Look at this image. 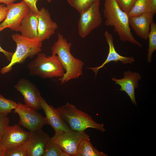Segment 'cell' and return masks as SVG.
Masks as SVG:
<instances>
[{
	"mask_svg": "<svg viewBox=\"0 0 156 156\" xmlns=\"http://www.w3.org/2000/svg\"><path fill=\"white\" fill-rule=\"evenodd\" d=\"M72 43L67 42L63 35L58 34V39L51 48L52 53L56 55L66 72L59 80L61 84L71 79L78 78L82 74L84 63L75 57L70 52Z\"/></svg>",
	"mask_w": 156,
	"mask_h": 156,
	"instance_id": "cell-1",
	"label": "cell"
},
{
	"mask_svg": "<svg viewBox=\"0 0 156 156\" xmlns=\"http://www.w3.org/2000/svg\"><path fill=\"white\" fill-rule=\"evenodd\" d=\"M103 12L105 25L113 27L114 31L117 34L121 41L142 47L132 34L127 14L119 8L115 0H105Z\"/></svg>",
	"mask_w": 156,
	"mask_h": 156,
	"instance_id": "cell-2",
	"label": "cell"
},
{
	"mask_svg": "<svg viewBox=\"0 0 156 156\" xmlns=\"http://www.w3.org/2000/svg\"><path fill=\"white\" fill-rule=\"evenodd\" d=\"M11 37L16 44V49L10 63L1 69L2 75L10 71L15 65L23 63L28 57L32 58L42 50V42L38 38L30 39L18 34H13Z\"/></svg>",
	"mask_w": 156,
	"mask_h": 156,
	"instance_id": "cell-3",
	"label": "cell"
},
{
	"mask_svg": "<svg viewBox=\"0 0 156 156\" xmlns=\"http://www.w3.org/2000/svg\"><path fill=\"white\" fill-rule=\"evenodd\" d=\"M57 108L72 130L82 132L87 128H91L103 132L105 131L103 123L96 122L90 115L78 109L72 104L67 103Z\"/></svg>",
	"mask_w": 156,
	"mask_h": 156,
	"instance_id": "cell-4",
	"label": "cell"
},
{
	"mask_svg": "<svg viewBox=\"0 0 156 156\" xmlns=\"http://www.w3.org/2000/svg\"><path fill=\"white\" fill-rule=\"evenodd\" d=\"M27 68L31 75L43 79L61 77L65 73L57 56L53 54L47 56L44 53H38L37 57L27 64Z\"/></svg>",
	"mask_w": 156,
	"mask_h": 156,
	"instance_id": "cell-5",
	"label": "cell"
},
{
	"mask_svg": "<svg viewBox=\"0 0 156 156\" xmlns=\"http://www.w3.org/2000/svg\"><path fill=\"white\" fill-rule=\"evenodd\" d=\"M14 110V112L18 114L19 116V125L29 131L41 130L44 125L47 124L46 117L37 110L25 104L18 102Z\"/></svg>",
	"mask_w": 156,
	"mask_h": 156,
	"instance_id": "cell-6",
	"label": "cell"
},
{
	"mask_svg": "<svg viewBox=\"0 0 156 156\" xmlns=\"http://www.w3.org/2000/svg\"><path fill=\"white\" fill-rule=\"evenodd\" d=\"M89 138V135L85 132H79L72 130L55 132L51 138L53 141L69 156H76L81 142Z\"/></svg>",
	"mask_w": 156,
	"mask_h": 156,
	"instance_id": "cell-7",
	"label": "cell"
},
{
	"mask_svg": "<svg viewBox=\"0 0 156 156\" xmlns=\"http://www.w3.org/2000/svg\"><path fill=\"white\" fill-rule=\"evenodd\" d=\"M100 6V2L94 3L80 14L78 22V32L81 38H85L101 24L102 18Z\"/></svg>",
	"mask_w": 156,
	"mask_h": 156,
	"instance_id": "cell-8",
	"label": "cell"
},
{
	"mask_svg": "<svg viewBox=\"0 0 156 156\" xmlns=\"http://www.w3.org/2000/svg\"><path fill=\"white\" fill-rule=\"evenodd\" d=\"M6 6L8 12L4 20L0 24V32L6 28L18 31L22 20L30 10L29 8L23 0L20 3H12Z\"/></svg>",
	"mask_w": 156,
	"mask_h": 156,
	"instance_id": "cell-9",
	"label": "cell"
},
{
	"mask_svg": "<svg viewBox=\"0 0 156 156\" xmlns=\"http://www.w3.org/2000/svg\"><path fill=\"white\" fill-rule=\"evenodd\" d=\"M14 87L23 95L25 105L37 110L42 109L39 99L40 94L34 83L27 79L22 78Z\"/></svg>",
	"mask_w": 156,
	"mask_h": 156,
	"instance_id": "cell-10",
	"label": "cell"
},
{
	"mask_svg": "<svg viewBox=\"0 0 156 156\" xmlns=\"http://www.w3.org/2000/svg\"><path fill=\"white\" fill-rule=\"evenodd\" d=\"M30 135V131H26L18 125H9L5 129L1 141L6 150L26 142Z\"/></svg>",
	"mask_w": 156,
	"mask_h": 156,
	"instance_id": "cell-11",
	"label": "cell"
},
{
	"mask_svg": "<svg viewBox=\"0 0 156 156\" xmlns=\"http://www.w3.org/2000/svg\"><path fill=\"white\" fill-rule=\"evenodd\" d=\"M39 99L42 109L46 115L47 124L51 126L55 132L71 130L63 120L57 108L49 105L40 94Z\"/></svg>",
	"mask_w": 156,
	"mask_h": 156,
	"instance_id": "cell-12",
	"label": "cell"
},
{
	"mask_svg": "<svg viewBox=\"0 0 156 156\" xmlns=\"http://www.w3.org/2000/svg\"><path fill=\"white\" fill-rule=\"evenodd\" d=\"M50 138L42 129L30 131L29 138L26 142L28 156H43Z\"/></svg>",
	"mask_w": 156,
	"mask_h": 156,
	"instance_id": "cell-13",
	"label": "cell"
},
{
	"mask_svg": "<svg viewBox=\"0 0 156 156\" xmlns=\"http://www.w3.org/2000/svg\"><path fill=\"white\" fill-rule=\"evenodd\" d=\"M37 16L38 19V38L42 42L49 39L55 34L58 25L52 20L48 11L44 7L39 10Z\"/></svg>",
	"mask_w": 156,
	"mask_h": 156,
	"instance_id": "cell-14",
	"label": "cell"
},
{
	"mask_svg": "<svg viewBox=\"0 0 156 156\" xmlns=\"http://www.w3.org/2000/svg\"><path fill=\"white\" fill-rule=\"evenodd\" d=\"M123 74V78L119 79L113 77L112 79L116 84L120 86L119 90L126 92L133 103L137 106L135 89L138 87V81L141 79V77L139 73H133L130 70L125 71Z\"/></svg>",
	"mask_w": 156,
	"mask_h": 156,
	"instance_id": "cell-15",
	"label": "cell"
},
{
	"mask_svg": "<svg viewBox=\"0 0 156 156\" xmlns=\"http://www.w3.org/2000/svg\"><path fill=\"white\" fill-rule=\"evenodd\" d=\"M154 14L150 12L136 16L129 17V23L137 35L146 40L148 39L151 24Z\"/></svg>",
	"mask_w": 156,
	"mask_h": 156,
	"instance_id": "cell-16",
	"label": "cell"
},
{
	"mask_svg": "<svg viewBox=\"0 0 156 156\" xmlns=\"http://www.w3.org/2000/svg\"><path fill=\"white\" fill-rule=\"evenodd\" d=\"M105 38L109 47V53L107 57L103 63L100 66L96 67L88 68L92 70L95 73V76L99 70L103 67L105 65L111 62H117L119 61L124 64H131L135 61L134 58L132 57H127L122 56L118 53L114 48L113 43V38L112 35L105 31L104 33Z\"/></svg>",
	"mask_w": 156,
	"mask_h": 156,
	"instance_id": "cell-17",
	"label": "cell"
},
{
	"mask_svg": "<svg viewBox=\"0 0 156 156\" xmlns=\"http://www.w3.org/2000/svg\"><path fill=\"white\" fill-rule=\"evenodd\" d=\"M38 25L36 15L29 10L22 19L19 31L25 37L32 39L38 38Z\"/></svg>",
	"mask_w": 156,
	"mask_h": 156,
	"instance_id": "cell-18",
	"label": "cell"
},
{
	"mask_svg": "<svg viewBox=\"0 0 156 156\" xmlns=\"http://www.w3.org/2000/svg\"><path fill=\"white\" fill-rule=\"evenodd\" d=\"M102 152L94 147L90 138L84 139L80 142L76 156H107Z\"/></svg>",
	"mask_w": 156,
	"mask_h": 156,
	"instance_id": "cell-19",
	"label": "cell"
},
{
	"mask_svg": "<svg viewBox=\"0 0 156 156\" xmlns=\"http://www.w3.org/2000/svg\"><path fill=\"white\" fill-rule=\"evenodd\" d=\"M151 0H137L131 10L127 14L129 17L136 16L150 12Z\"/></svg>",
	"mask_w": 156,
	"mask_h": 156,
	"instance_id": "cell-20",
	"label": "cell"
},
{
	"mask_svg": "<svg viewBox=\"0 0 156 156\" xmlns=\"http://www.w3.org/2000/svg\"><path fill=\"white\" fill-rule=\"evenodd\" d=\"M148 38L149 39V43L147 59L148 62H150L153 54L156 49V24L153 20L150 25Z\"/></svg>",
	"mask_w": 156,
	"mask_h": 156,
	"instance_id": "cell-21",
	"label": "cell"
},
{
	"mask_svg": "<svg viewBox=\"0 0 156 156\" xmlns=\"http://www.w3.org/2000/svg\"><path fill=\"white\" fill-rule=\"evenodd\" d=\"M43 156H69L64 152L61 148L50 138L47 142Z\"/></svg>",
	"mask_w": 156,
	"mask_h": 156,
	"instance_id": "cell-22",
	"label": "cell"
},
{
	"mask_svg": "<svg viewBox=\"0 0 156 156\" xmlns=\"http://www.w3.org/2000/svg\"><path fill=\"white\" fill-rule=\"evenodd\" d=\"M101 0H68V4L76 9L80 14L93 4L100 2Z\"/></svg>",
	"mask_w": 156,
	"mask_h": 156,
	"instance_id": "cell-23",
	"label": "cell"
},
{
	"mask_svg": "<svg viewBox=\"0 0 156 156\" xmlns=\"http://www.w3.org/2000/svg\"><path fill=\"white\" fill-rule=\"evenodd\" d=\"M17 105V103L15 101L5 99L0 94V114L7 116L16 108Z\"/></svg>",
	"mask_w": 156,
	"mask_h": 156,
	"instance_id": "cell-24",
	"label": "cell"
},
{
	"mask_svg": "<svg viewBox=\"0 0 156 156\" xmlns=\"http://www.w3.org/2000/svg\"><path fill=\"white\" fill-rule=\"evenodd\" d=\"M26 142L6 150L5 156H28Z\"/></svg>",
	"mask_w": 156,
	"mask_h": 156,
	"instance_id": "cell-25",
	"label": "cell"
},
{
	"mask_svg": "<svg viewBox=\"0 0 156 156\" xmlns=\"http://www.w3.org/2000/svg\"><path fill=\"white\" fill-rule=\"evenodd\" d=\"M137 0H115L119 8L127 14L131 9Z\"/></svg>",
	"mask_w": 156,
	"mask_h": 156,
	"instance_id": "cell-26",
	"label": "cell"
},
{
	"mask_svg": "<svg viewBox=\"0 0 156 156\" xmlns=\"http://www.w3.org/2000/svg\"><path fill=\"white\" fill-rule=\"evenodd\" d=\"M10 120L7 115L0 114V140L5 129L9 125Z\"/></svg>",
	"mask_w": 156,
	"mask_h": 156,
	"instance_id": "cell-27",
	"label": "cell"
},
{
	"mask_svg": "<svg viewBox=\"0 0 156 156\" xmlns=\"http://www.w3.org/2000/svg\"><path fill=\"white\" fill-rule=\"evenodd\" d=\"M24 1L29 6L30 10L36 15L38 14L39 10H38L36 3L38 0H22Z\"/></svg>",
	"mask_w": 156,
	"mask_h": 156,
	"instance_id": "cell-28",
	"label": "cell"
},
{
	"mask_svg": "<svg viewBox=\"0 0 156 156\" xmlns=\"http://www.w3.org/2000/svg\"><path fill=\"white\" fill-rule=\"evenodd\" d=\"M8 12V8L7 6L0 8V22L5 19Z\"/></svg>",
	"mask_w": 156,
	"mask_h": 156,
	"instance_id": "cell-29",
	"label": "cell"
},
{
	"mask_svg": "<svg viewBox=\"0 0 156 156\" xmlns=\"http://www.w3.org/2000/svg\"><path fill=\"white\" fill-rule=\"evenodd\" d=\"M0 52L4 54L7 60L10 61L12 59L14 53L7 51L3 49L0 45Z\"/></svg>",
	"mask_w": 156,
	"mask_h": 156,
	"instance_id": "cell-30",
	"label": "cell"
},
{
	"mask_svg": "<svg viewBox=\"0 0 156 156\" xmlns=\"http://www.w3.org/2000/svg\"><path fill=\"white\" fill-rule=\"evenodd\" d=\"M151 3L150 12L154 15L156 13V0H151Z\"/></svg>",
	"mask_w": 156,
	"mask_h": 156,
	"instance_id": "cell-31",
	"label": "cell"
},
{
	"mask_svg": "<svg viewBox=\"0 0 156 156\" xmlns=\"http://www.w3.org/2000/svg\"><path fill=\"white\" fill-rule=\"evenodd\" d=\"M6 149L0 140V156H5Z\"/></svg>",
	"mask_w": 156,
	"mask_h": 156,
	"instance_id": "cell-32",
	"label": "cell"
},
{
	"mask_svg": "<svg viewBox=\"0 0 156 156\" xmlns=\"http://www.w3.org/2000/svg\"><path fill=\"white\" fill-rule=\"evenodd\" d=\"M16 0H0V3H3L5 4L6 5H8L12 3Z\"/></svg>",
	"mask_w": 156,
	"mask_h": 156,
	"instance_id": "cell-33",
	"label": "cell"
},
{
	"mask_svg": "<svg viewBox=\"0 0 156 156\" xmlns=\"http://www.w3.org/2000/svg\"><path fill=\"white\" fill-rule=\"evenodd\" d=\"M5 6V5L4 4H0V8L3 7V6Z\"/></svg>",
	"mask_w": 156,
	"mask_h": 156,
	"instance_id": "cell-34",
	"label": "cell"
},
{
	"mask_svg": "<svg viewBox=\"0 0 156 156\" xmlns=\"http://www.w3.org/2000/svg\"><path fill=\"white\" fill-rule=\"evenodd\" d=\"M47 2L48 3H49L52 0H47Z\"/></svg>",
	"mask_w": 156,
	"mask_h": 156,
	"instance_id": "cell-35",
	"label": "cell"
}]
</instances>
